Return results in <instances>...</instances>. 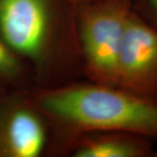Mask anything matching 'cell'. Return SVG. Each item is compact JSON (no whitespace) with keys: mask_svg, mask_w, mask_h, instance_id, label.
Masks as SVG:
<instances>
[{"mask_svg":"<svg viewBox=\"0 0 157 157\" xmlns=\"http://www.w3.org/2000/svg\"><path fill=\"white\" fill-rule=\"evenodd\" d=\"M29 99L68 141L86 133L122 131L157 140V101L93 81L43 87Z\"/></svg>","mask_w":157,"mask_h":157,"instance_id":"obj_1","label":"cell"},{"mask_svg":"<svg viewBox=\"0 0 157 157\" xmlns=\"http://www.w3.org/2000/svg\"><path fill=\"white\" fill-rule=\"evenodd\" d=\"M69 0H0V36L39 73L61 45L62 19L73 15Z\"/></svg>","mask_w":157,"mask_h":157,"instance_id":"obj_2","label":"cell"},{"mask_svg":"<svg viewBox=\"0 0 157 157\" xmlns=\"http://www.w3.org/2000/svg\"><path fill=\"white\" fill-rule=\"evenodd\" d=\"M132 0H96L74 7L75 32L89 81L116 86L119 54Z\"/></svg>","mask_w":157,"mask_h":157,"instance_id":"obj_3","label":"cell"},{"mask_svg":"<svg viewBox=\"0 0 157 157\" xmlns=\"http://www.w3.org/2000/svg\"><path fill=\"white\" fill-rule=\"evenodd\" d=\"M116 86L157 101V30L134 9L122 38Z\"/></svg>","mask_w":157,"mask_h":157,"instance_id":"obj_4","label":"cell"},{"mask_svg":"<svg viewBox=\"0 0 157 157\" xmlns=\"http://www.w3.org/2000/svg\"><path fill=\"white\" fill-rule=\"evenodd\" d=\"M49 124L28 95L0 100V157H39L48 142Z\"/></svg>","mask_w":157,"mask_h":157,"instance_id":"obj_5","label":"cell"},{"mask_svg":"<svg viewBox=\"0 0 157 157\" xmlns=\"http://www.w3.org/2000/svg\"><path fill=\"white\" fill-rule=\"evenodd\" d=\"M73 157H153L154 140L122 131H101L77 136L70 142Z\"/></svg>","mask_w":157,"mask_h":157,"instance_id":"obj_6","label":"cell"},{"mask_svg":"<svg viewBox=\"0 0 157 157\" xmlns=\"http://www.w3.org/2000/svg\"><path fill=\"white\" fill-rule=\"evenodd\" d=\"M25 75V61L0 36V86L17 84Z\"/></svg>","mask_w":157,"mask_h":157,"instance_id":"obj_7","label":"cell"},{"mask_svg":"<svg viewBox=\"0 0 157 157\" xmlns=\"http://www.w3.org/2000/svg\"><path fill=\"white\" fill-rule=\"evenodd\" d=\"M134 11L157 30V0H135Z\"/></svg>","mask_w":157,"mask_h":157,"instance_id":"obj_8","label":"cell"},{"mask_svg":"<svg viewBox=\"0 0 157 157\" xmlns=\"http://www.w3.org/2000/svg\"><path fill=\"white\" fill-rule=\"evenodd\" d=\"M70 3L72 4L73 7L75 6L82 5V4H86V3H89V2H93V1H96V0H69Z\"/></svg>","mask_w":157,"mask_h":157,"instance_id":"obj_9","label":"cell"},{"mask_svg":"<svg viewBox=\"0 0 157 157\" xmlns=\"http://www.w3.org/2000/svg\"><path fill=\"white\" fill-rule=\"evenodd\" d=\"M6 94V91H5V89H4V87L0 86V100L2 99V97L5 95Z\"/></svg>","mask_w":157,"mask_h":157,"instance_id":"obj_10","label":"cell"},{"mask_svg":"<svg viewBox=\"0 0 157 157\" xmlns=\"http://www.w3.org/2000/svg\"><path fill=\"white\" fill-rule=\"evenodd\" d=\"M153 157H157V149H155V151H154V155H153Z\"/></svg>","mask_w":157,"mask_h":157,"instance_id":"obj_11","label":"cell"},{"mask_svg":"<svg viewBox=\"0 0 157 157\" xmlns=\"http://www.w3.org/2000/svg\"><path fill=\"white\" fill-rule=\"evenodd\" d=\"M132 1H133V2H134V1H135V0H132Z\"/></svg>","mask_w":157,"mask_h":157,"instance_id":"obj_12","label":"cell"}]
</instances>
